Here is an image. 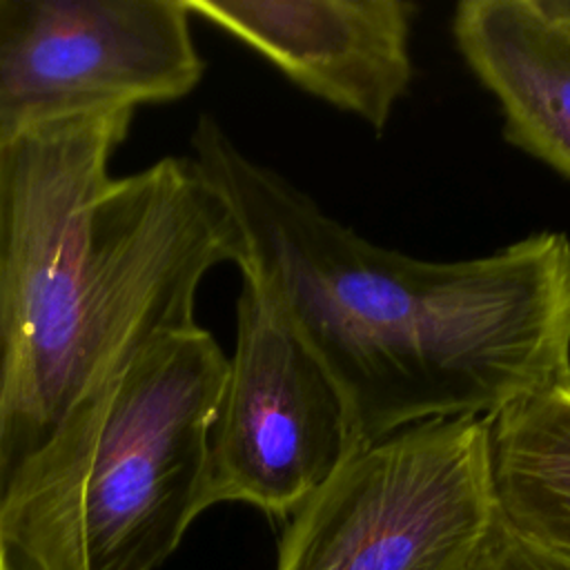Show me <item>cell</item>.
<instances>
[{"label": "cell", "mask_w": 570, "mask_h": 570, "mask_svg": "<svg viewBox=\"0 0 570 570\" xmlns=\"http://www.w3.org/2000/svg\"><path fill=\"white\" fill-rule=\"evenodd\" d=\"M194 160L238 220L252 285L334 383L356 450L416 423L492 416L570 374V240L423 261L345 227L203 116Z\"/></svg>", "instance_id": "obj_1"}, {"label": "cell", "mask_w": 570, "mask_h": 570, "mask_svg": "<svg viewBox=\"0 0 570 570\" xmlns=\"http://www.w3.org/2000/svg\"><path fill=\"white\" fill-rule=\"evenodd\" d=\"M131 114L0 147V490L142 347L196 325L212 267L245 261L234 209L194 158L109 176Z\"/></svg>", "instance_id": "obj_2"}, {"label": "cell", "mask_w": 570, "mask_h": 570, "mask_svg": "<svg viewBox=\"0 0 570 570\" xmlns=\"http://www.w3.org/2000/svg\"><path fill=\"white\" fill-rule=\"evenodd\" d=\"M227 356L198 327L142 347L0 490V570H154L203 512Z\"/></svg>", "instance_id": "obj_3"}, {"label": "cell", "mask_w": 570, "mask_h": 570, "mask_svg": "<svg viewBox=\"0 0 570 570\" xmlns=\"http://www.w3.org/2000/svg\"><path fill=\"white\" fill-rule=\"evenodd\" d=\"M501 528L488 416L396 430L292 514L276 570H474Z\"/></svg>", "instance_id": "obj_4"}, {"label": "cell", "mask_w": 570, "mask_h": 570, "mask_svg": "<svg viewBox=\"0 0 570 570\" xmlns=\"http://www.w3.org/2000/svg\"><path fill=\"white\" fill-rule=\"evenodd\" d=\"M185 0H0V147L187 96L205 62Z\"/></svg>", "instance_id": "obj_5"}, {"label": "cell", "mask_w": 570, "mask_h": 570, "mask_svg": "<svg viewBox=\"0 0 570 570\" xmlns=\"http://www.w3.org/2000/svg\"><path fill=\"white\" fill-rule=\"evenodd\" d=\"M354 452L334 383L265 298L243 283L236 345L207 434L203 510L240 501L289 517Z\"/></svg>", "instance_id": "obj_6"}, {"label": "cell", "mask_w": 570, "mask_h": 570, "mask_svg": "<svg viewBox=\"0 0 570 570\" xmlns=\"http://www.w3.org/2000/svg\"><path fill=\"white\" fill-rule=\"evenodd\" d=\"M191 16L232 33L303 91L383 134L412 82L405 0H185Z\"/></svg>", "instance_id": "obj_7"}, {"label": "cell", "mask_w": 570, "mask_h": 570, "mask_svg": "<svg viewBox=\"0 0 570 570\" xmlns=\"http://www.w3.org/2000/svg\"><path fill=\"white\" fill-rule=\"evenodd\" d=\"M452 33L508 142L570 178V16L554 0H463Z\"/></svg>", "instance_id": "obj_8"}, {"label": "cell", "mask_w": 570, "mask_h": 570, "mask_svg": "<svg viewBox=\"0 0 570 570\" xmlns=\"http://www.w3.org/2000/svg\"><path fill=\"white\" fill-rule=\"evenodd\" d=\"M488 439L503 525L570 559V374L488 416Z\"/></svg>", "instance_id": "obj_9"}, {"label": "cell", "mask_w": 570, "mask_h": 570, "mask_svg": "<svg viewBox=\"0 0 570 570\" xmlns=\"http://www.w3.org/2000/svg\"><path fill=\"white\" fill-rule=\"evenodd\" d=\"M474 570H570V559L519 539L501 521L494 541Z\"/></svg>", "instance_id": "obj_10"}, {"label": "cell", "mask_w": 570, "mask_h": 570, "mask_svg": "<svg viewBox=\"0 0 570 570\" xmlns=\"http://www.w3.org/2000/svg\"><path fill=\"white\" fill-rule=\"evenodd\" d=\"M557 2V7L566 13V16H570V0H554Z\"/></svg>", "instance_id": "obj_11"}]
</instances>
